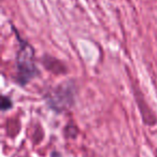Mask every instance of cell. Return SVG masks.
<instances>
[{"instance_id": "6da1fadb", "label": "cell", "mask_w": 157, "mask_h": 157, "mask_svg": "<svg viewBox=\"0 0 157 157\" xmlns=\"http://www.w3.org/2000/svg\"><path fill=\"white\" fill-rule=\"evenodd\" d=\"M21 46L16 56V82L24 86L39 74L35 63V51L27 42L20 39Z\"/></svg>"}, {"instance_id": "3957f363", "label": "cell", "mask_w": 157, "mask_h": 157, "mask_svg": "<svg viewBox=\"0 0 157 157\" xmlns=\"http://www.w3.org/2000/svg\"><path fill=\"white\" fill-rule=\"evenodd\" d=\"M12 105H13V103H12L10 98H8L6 96H3L1 98V109H2V111H7V110L11 109Z\"/></svg>"}, {"instance_id": "7a4b0ae2", "label": "cell", "mask_w": 157, "mask_h": 157, "mask_svg": "<svg viewBox=\"0 0 157 157\" xmlns=\"http://www.w3.org/2000/svg\"><path fill=\"white\" fill-rule=\"evenodd\" d=\"M46 99H48L51 108L57 110V111H63L65 108L71 105L72 101H73V96L71 95L69 87L63 88V86H59L58 88H56L55 92H51V95Z\"/></svg>"}]
</instances>
